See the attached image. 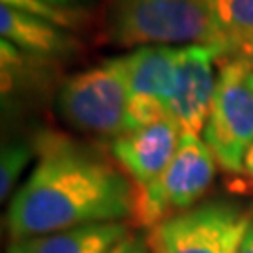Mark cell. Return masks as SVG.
<instances>
[{"mask_svg":"<svg viewBox=\"0 0 253 253\" xmlns=\"http://www.w3.org/2000/svg\"><path fill=\"white\" fill-rule=\"evenodd\" d=\"M38 162L8 207L11 242L131 216L133 182L100 150L45 131Z\"/></svg>","mask_w":253,"mask_h":253,"instance_id":"cell-1","label":"cell"},{"mask_svg":"<svg viewBox=\"0 0 253 253\" xmlns=\"http://www.w3.org/2000/svg\"><path fill=\"white\" fill-rule=\"evenodd\" d=\"M101 38L115 47L188 43L219 56V36L208 0H105Z\"/></svg>","mask_w":253,"mask_h":253,"instance_id":"cell-2","label":"cell"},{"mask_svg":"<svg viewBox=\"0 0 253 253\" xmlns=\"http://www.w3.org/2000/svg\"><path fill=\"white\" fill-rule=\"evenodd\" d=\"M126 56H115L68 77L58 88L56 107L75 129L103 139L129 133Z\"/></svg>","mask_w":253,"mask_h":253,"instance_id":"cell-3","label":"cell"},{"mask_svg":"<svg viewBox=\"0 0 253 253\" xmlns=\"http://www.w3.org/2000/svg\"><path fill=\"white\" fill-rule=\"evenodd\" d=\"M216 158L207 143L182 133L178 150L167 169L146 186H133L129 221L154 229L162 221L197 207L216 176Z\"/></svg>","mask_w":253,"mask_h":253,"instance_id":"cell-4","label":"cell"},{"mask_svg":"<svg viewBox=\"0 0 253 253\" xmlns=\"http://www.w3.org/2000/svg\"><path fill=\"white\" fill-rule=\"evenodd\" d=\"M253 223V207L210 201L150 229L152 253H238Z\"/></svg>","mask_w":253,"mask_h":253,"instance_id":"cell-5","label":"cell"},{"mask_svg":"<svg viewBox=\"0 0 253 253\" xmlns=\"http://www.w3.org/2000/svg\"><path fill=\"white\" fill-rule=\"evenodd\" d=\"M240 62L219 64L212 111L203 141L217 165L231 174L244 172V158L253 146V88Z\"/></svg>","mask_w":253,"mask_h":253,"instance_id":"cell-6","label":"cell"},{"mask_svg":"<svg viewBox=\"0 0 253 253\" xmlns=\"http://www.w3.org/2000/svg\"><path fill=\"white\" fill-rule=\"evenodd\" d=\"M176 56L178 47L167 45L139 47L126 54L129 131L171 117Z\"/></svg>","mask_w":253,"mask_h":253,"instance_id":"cell-7","label":"cell"},{"mask_svg":"<svg viewBox=\"0 0 253 253\" xmlns=\"http://www.w3.org/2000/svg\"><path fill=\"white\" fill-rule=\"evenodd\" d=\"M216 49L208 45L178 47L171 117L182 133L199 137L205 131L216 94Z\"/></svg>","mask_w":253,"mask_h":253,"instance_id":"cell-8","label":"cell"},{"mask_svg":"<svg viewBox=\"0 0 253 253\" xmlns=\"http://www.w3.org/2000/svg\"><path fill=\"white\" fill-rule=\"evenodd\" d=\"M182 129L174 118H162L109 141V152L133 186H146L162 174L180 145Z\"/></svg>","mask_w":253,"mask_h":253,"instance_id":"cell-9","label":"cell"},{"mask_svg":"<svg viewBox=\"0 0 253 253\" xmlns=\"http://www.w3.org/2000/svg\"><path fill=\"white\" fill-rule=\"evenodd\" d=\"M0 34L19 51L49 60L68 58L81 49L70 30L6 4L0 6Z\"/></svg>","mask_w":253,"mask_h":253,"instance_id":"cell-10","label":"cell"},{"mask_svg":"<svg viewBox=\"0 0 253 253\" xmlns=\"http://www.w3.org/2000/svg\"><path fill=\"white\" fill-rule=\"evenodd\" d=\"M129 235L122 221L94 223L11 242L6 253H109Z\"/></svg>","mask_w":253,"mask_h":253,"instance_id":"cell-11","label":"cell"},{"mask_svg":"<svg viewBox=\"0 0 253 253\" xmlns=\"http://www.w3.org/2000/svg\"><path fill=\"white\" fill-rule=\"evenodd\" d=\"M219 36L217 66L240 62L253 73V0H208Z\"/></svg>","mask_w":253,"mask_h":253,"instance_id":"cell-12","label":"cell"},{"mask_svg":"<svg viewBox=\"0 0 253 253\" xmlns=\"http://www.w3.org/2000/svg\"><path fill=\"white\" fill-rule=\"evenodd\" d=\"M36 154V146L25 139H13L2 146L0 156V197L2 201L8 199L19 182L23 171L32 162V156Z\"/></svg>","mask_w":253,"mask_h":253,"instance_id":"cell-13","label":"cell"},{"mask_svg":"<svg viewBox=\"0 0 253 253\" xmlns=\"http://www.w3.org/2000/svg\"><path fill=\"white\" fill-rule=\"evenodd\" d=\"M2 4L27 11L30 15L45 19L56 27L66 30H81L86 25V11L81 8H68V6H56L45 0H2Z\"/></svg>","mask_w":253,"mask_h":253,"instance_id":"cell-14","label":"cell"},{"mask_svg":"<svg viewBox=\"0 0 253 253\" xmlns=\"http://www.w3.org/2000/svg\"><path fill=\"white\" fill-rule=\"evenodd\" d=\"M238 253H253V223L248 229V233H246L244 240H242V246H240V252Z\"/></svg>","mask_w":253,"mask_h":253,"instance_id":"cell-15","label":"cell"},{"mask_svg":"<svg viewBox=\"0 0 253 253\" xmlns=\"http://www.w3.org/2000/svg\"><path fill=\"white\" fill-rule=\"evenodd\" d=\"M133 240H135V236H127L126 240H122L118 246H115L113 250L109 253H129V250H131V244H133Z\"/></svg>","mask_w":253,"mask_h":253,"instance_id":"cell-16","label":"cell"},{"mask_svg":"<svg viewBox=\"0 0 253 253\" xmlns=\"http://www.w3.org/2000/svg\"><path fill=\"white\" fill-rule=\"evenodd\" d=\"M244 172L253 180V146L248 150V154H246L244 158Z\"/></svg>","mask_w":253,"mask_h":253,"instance_id":"cell-17","label":"cell"},{"mask_svg":"<svg viewBox=\"0 0 253 253\" xmlns=\"http://www.w3.org/2000/svg\"><path fill=\"white\" fill-rule=\"evenodd\" d=\"M129 253H152V252H150V248H148V244H146V242H143V240L135 238V240H133V244H131V250H129Z\"/></svg>","mask_w":253,"mask_h":253,"instance_id":"cell-18","label":"cell"},{"mask_svg":"<svg viewBox=\"0 0 253 253\" xmlns=\"http://www.w3.org/2000/svg\"><path fill=\"white\" fill-rule=\"evenodd\" d=\"M45 2H51V4H56V6H68V8H79L83 0H45Z\"/></svg>","mask_w":253,"mask_h":253,"instance_id":"cell-19","label":"cell"},{"mask_svg":"<svg viewBox=\"0 0 253 253\" xmlns=\"http://www.w3.org/2000/svg\"><path fill=\"white\" fill-rule=\"evenodd\" d=\"M248 81H250V84H252L253 88V73H248Z\"/></svg>","mask_w":253,"mask_h":253,"instance_id":"cell-20","label":"cell"}]
</instances>
